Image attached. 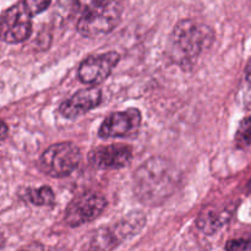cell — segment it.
Listing matches in <instances>:
<instances>
[{"label":"cell","instance_id":"cell-1","mask_svg":"<svg viewBox=\"0 0 251 251\" xmlns=\"http://www.w3.org/2000/svg\"><path fill=\"white\" fill-rule=\"evenodd\" d=\"M178 181L173 164L161 157H153L135 172L134 191L144 203L158 206L173 195Z\"/></svg>","mask_w":251,"mask_h":251},{"label":"cell","instance_id":"cell-2","mask_svg":"<svg viewBox=\"0 0 251 251\" xmlns=\"http://www.w3.org/2000/svg\"><path fill=\"white\" fill-rule=\"evenodd\" d=\"M213 42V31L194 20H181L171 36V56L178 65L191 66Z\"/></svg>","mask_w":251,"mask_h":251},{"label":"cell","instance_id":"cell-3","mask_svg":"<svg viewBox=\"0 0 251 251\" xmlns=\"http://www.w3.org/2000/svg\"><path fill=\"white\" fill-rule=\"evenodd\" d=\"M82 11L76 27L87 38L112 32L122 20V6L115 0H81Z\"/></svg>","mask_w":251,"mask_h":251},{"label":"cell","instance_id":"cell-4","mask_svg":"<svg viewBox=\"0 0 251 251\" xmlns=\"http://www.w3.org/2000/svg\"><path fill=\"white\" fill-rule=\"evenodd\" d=\"M146 218L141 212H132L112 226H107L93 234L90 251H112L125 240L135 237L145 227Z\"/></svg>","mask_w":251,"mask_h":251},{"label":"cell","instance_id":"cell-5","mask_svg":"<svg viewBox=\"0 0 251 251\" xmlns=\"http://www.w3.org/2000/svg\"><path fill=\"white\" fill-rule=\"evenodd\" d=\"M81 162V151L73 142L51 145L42 153L39 168L53 178L68 176L75 171Z\"/></svg>","mask_w":251,"mask_h":251},{"label":"cell","instance_id":"cell-6","mask_svg":"<svg viewBox=\"0 0 251 251\" xmlns=\"http://www.w3.org/2000/svg\"><path fill=\"white\" fill-rule=\"evenodd\" d=\"M105 207H107V200L100 194H81L73 199L68 205L64 215V221L69 227H78L100 217Z\"/></svg>","mask_w":251,"mask_h":251},{"label":"cell","instance_id":"cell-7","mask_svg":"<svg viewBox=\"0 0 251 251\" xmlns=\"http://www.w3.org/2000/svg\"><path fill=\"white\" fill-rule=\"evenodd\" d=\"M141 112L136 108L113 113L100 124L98 136L100 139L136 136L141 126Z\"/></svg>","mask_w":251,"mask_h":251},{"label":"cell","instance_id":"cell-8","mask_svg":"<svg viewBox=\"0 0 251 251\" xmlns=\"http://www.w3.org/2000/svg\"><path fill=\"white\" fill-rule=\"evenodd\" d=\"M32 32L31 16L26 11L24 2L14 5L1 16V38L10 44L26 41Z\"/></svg>","mask_w":251,"mask_h":251},{"label":"cell","instance_id":"cell-9","mask_svg":"<svg viewBox=\"0 0 251 251\" xmlns=\"http://www.w3.org/2000/svg\"><path fill=\"white\" fill-rule=\"evenodd\" d=\"M119 60L120 55L117 51L87 56L78 66V80L85 85H97L103 82L112 74Z\"/></svg>","mask_w":251,"mask_h":251},{"label":"cell","instance_id":"cell-10","mask_svg":"<svg viewBox=\"0 0 251 251\" xmlns=\"http://www.w3.org/2000/svg\"><path fill=\"white\" fill-rule=\"evenodd\" d=\"M132 150L127 145L98 146L88 153V162L92 167L103 171L124 168L131 162Z\"/></svg>","mask_w":251,"mask_h":251},{"label":"cell","instance_id":"cell-11","mask_svg":"<svg viewBox=\"0 0 251 251\" xmlns=\"http://www.w3.org/2000/svg\"><path fill=\"white\" fill-rule=\"evenodd\" d=\"M102 102V91L98 87H88L77 91L70 98L64 100L59 112L64 118L75 119L95 109Z\"/></svg>","mask_w":251,"mask_h":251},{"label":"cell","instance_id":"cell-12","mask_svg":"<svg viewBox=\"0 0 251 251\" xmlns=\"http://www.w3.org/2000/svg\"><path fill=\"white\" fill-rule=\"evenodd\" d=\"M230 216V211L227 208L221 210L215 206H208L200 212L196 220V226L205 234L212 235L229 222Z\"/></svg>","mask_w":251,"mask_h":251},{"label":"cell","instance_id":"cell-13","mask_svg":"<svg viewBox=\"0 0 251 251\" xmlns=\"http://www.w3.org/2000/svg\"><path fill=\"white\" fill-rule=\"evenodd\" d=\"M25 198L34 206H50L55 202V196L49 186H42L38 189H27Z\"/></svg>","mask_w":251,"mask_h":251},{"label":"cell","instance_id":"cell-14","mask_svg":"<svg viewBox=\"0 0 251 251\" xmlns=\"http://www.w3.org/2000/svg\"><path fill=\"white\" fill-rule=\"evenodd\" d=\"M235 142L240 147L251 146V117L245 118L240 122L235 134Z\"/></svg>","mask_w":251,"mask_h":251},{"label":"cell","instance_id":"cell-15","mask_svg":"<svg viewBox=\"0 0 251 251\" xmlns=\"http://www.w3.org/2000/svg\"><path fill=\"white\" fill-rule=\"evenodd\" d=\"M24 6L29 16H36L41 12L46 11L51 5L53 0H24Z\"/></svg>","mask_w":251,"mask_h":251},{"label":"cell","instance_id":"cell-16","mask_svg":"<svg viewBox=\"0 0 251 251\" xmlns=\"http://www.w3.org/2000/svg\"><path fill=\"white\" fill-rule=\"evenodd\" d=\"M226 251H251V239L238 238L229 240L226 244Z\"/></svg>","mask_w":251,"mask_h":251},{"label":"cell","instance_id":"cell-17","mask_svg":"<svg viewBox=\"0 0 251 251\" xmlns=\"http://www.w3.org/2000/svg\"><path fill=\"white\" fill-rule=\"evenodd\" d=\"M245 78H247L248 83L251 86V58L248 61L247 68H245Z\"/></svg>","mask_w":251,"mask_h":251},{"label":"cell","instance_id":"cell-18","mask_svg":"<svg viewBox=\"0 0 251 251\" xmlns=\"http://www.w3.org/2000/svg\"><path fill=\"white\" fill-rule=\"evenodd\" d=\"M1 129H2V131H1V135H2V139H4L5 137V135H6V124H5V123H2V126H1Z\"/></svg>","mask_w":251,"mask_h":251},{"label":"cell","instance_id":"cell-19","mask_svg":"<svg viewBox=\"0 0 251 251\" xmlns=\"http://www.w3.org/2000/svg\"><path fill=\"white\" fill-rule=\"evenodd\" d=\"M249 189H250V194H251V181H250V184H249Z\"/></svg>","mask_w":251,"mask_h":251}]
</instances>
